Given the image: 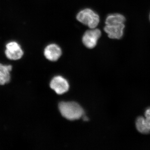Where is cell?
Segmentation results:
<instances>
[{"label":"cell","mask_w":150,"mask_h":150,"mask_svg":"<svg viewBox=\"0 0 150 150\" xmlns=\"http://www.w3.org/2000/svg\"><path fill=\"white\" fill-rule=\"evenodd\" d=\"M76 19L90 29L96 28L100 22L99 15L90 8H85L79 12Z\"/></svg>","instance_id":"cell-3"},{"label":"cell","mask_w":150,"mask_h":150,"mask_svg":"<svg viewBox=\"0 0 150 150\" xmlns=\"http://www.w3.org/2000/svg\"><path fill=\"white\" fill-rule=\"evenodd\" d=\"M12 69L11 65H4L0 64V85H4L10 81V72Z\"/></svg>","instance_id":"cell-8"},{"label":"cell","mask_w":150,"mask_h":150,"mask_svg":"<svg viewBox=\"0 0 150 150\" xmlns=\"http://www.w3.org/2000/svg\"><path fill=\"white\" fill-rule=\"evenodd\" d=\"M62 53L61 48L55 43L49 44L44 49V56L51 62L57 61L62 56Z\"/></svg>","instance_id":"cell-7"},{"label":"cell","mask_w":150,"mask_h":150,"mask_svg":"<svg viewBox=\"0 0 150 150\" xmlns=\"http://www.w3.org/2000/svg\"><path fill=\"white\" fill-rule=\"evenodd\" d=\"M5 53L7 58L12 60H19L23 55V51L20 45L15 41H12L6 44Z\"/></svg>","instance_id":"cell-5"},{"label":"cell","mask_w":150,"mask_h":150,"mask_svg":"<svg viewBox=\"0 0 150 150\" xmlns=\"http://www.w3.org/2000/svg\"><path fill=\"white\" fill-rule=\"evenodd\" d=\"M137 130L142 134L150 133V121L143 117L137 118L136 122Z\"/></svg>","instance_id":"cell-9"},{"label":"cell","mask_w":150,"mask_h":150,"mask_svg":"<svg viewBox=\"0 0 150 150\" xmlns=\"http://www.w3.org/2000/svg\"><path fill=\"white\" fill-rule=\"evenodd\" d=\"M101 35V31L99 29L95 28L88 30L84 33L82 41L86 48L92 49L96 46Z\"/></svg>","instance_id":"cell-4"},{"label":"cell","mask_w":150,"mask_h":150,"mask_svg":"<svg viewBox=\"0 0 150 150\" xmlns=\"http://www.w3.org/2000/svg\"><path fill=\"white\" fill-rule=\"evenodd\" d=\"M59 110L63 117L71 121L77 120L84 115V110L75 102H62L59 104Z\"/></svg>","instance_id":"cell-2"},{"label":"cell","mask_w":150,"mask_h":150,"mask_svg":"<svg viewBox=\"0 0 150 150\" xmlns=\"http://www.w3.org/2000/svg\"><path fill=\"white\" fill-rule=\"evenodd\" d=\"M50 87L58 94H63L67 92L69 88V83L67 80L61 76H57L52 79Z\"/></svg>","instance_id":"cell-6"},{"label":"cell","mask_w":150,"mask_h":150,"mask_svg":"<svg viewBox=\"0 0 150 150\" xmlns=\"http://www.w3.org/2000/svg\"><path fill=\"white\" fill-rule=\"evenodd\" d=\"M125 21V17L120 14H112L108 16L104 28L105 32L107 33L108 37L111 39H121L123 36Z\"/></svg>","instance_id":"cell-1"},{"label":"cell","mask_w":150,"mask_h":150,"mask_svg":"<svg viewBox=\"0 0 150 150\" xmlns=\"http://www.w3.org/2000/svg\"><path fill=\"white\" fill-rule=\"evenodd\" d=\"M145 116L146 119L150 121V108H148L145 111Z\"/></svg>","instance_id":"cell-10"},{"label":"cell","mask_w":150,"mask_h":150,"mask_svg":"<svg viewBox=\"0 0 150 150\" xmlns=\"http://www.w3.org/2000/svg\"></svg>","instance_id":"cell-11"}]
</instances>
